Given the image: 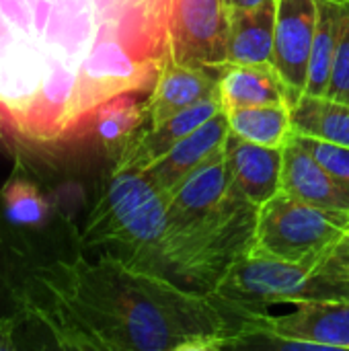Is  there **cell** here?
<instances>
[{
  "label": "cell",
  "instance_id": "603a6c76",
  "mask_svg": "<svg viewBox=\"0 0 349 351\" xmlns=\"http://www.w3.org/2000/svg\"><path fill=\"white\" fill-rule=\"evenodd\" d=\"M292 138L300 142L325 167V171L331 177H335L344 187L349 189V146L309 138V136H298V134H292Z\"/></svg>",
  "mask_w": 349,
  "mask_h": 351
},
{
  "label": "cell",
  "instance_id": "484cf974",
  "mask_svg": "<svg viewBox=\"0 0 349 351\" xmlns=\"http://www.w3.org/2000/svg\"><path fill=\"white\" fill-rule=\"evenodd\" d=\"M313 269L331 280L349 284V224L335 245L321 257V261L313 265Z\"/></svg>",
  "mask_w": 349,
  "mask_h": 351
},
{
  "label": "cell",
  "instance_id": "ac0fdd59",
  "mask_svg": "<svg viewBox=\"0 0 349 351\" xmlns=\"http://www.w3.org/2000/svg\"><path fill=\"white\" fill-rule=\"evenodd\" d=\"M290 113L294 134L349 146V103L304 93L290 105Z\"/></svg>",
  "mask_w": 349,
  "mask_h": 351
},
{
  "label": "cell",
  "instance_id": "8992f818",
  "mask_svg": "<svg viewBox=\"0 0 349 351\" xmlns=\"http://www.w3.org/2000/svg\"><path fill=\"white\" fill-rule=\"evenodd\" d=\"M349 224V212L306 204L284 191L257 210L249 255L313 267Z\"/></svg>",
  "mask_w": 349,
  "mask_h": 351
},
{
  "label": "cell",
  "instance_id": "d6986e66",
  "mask_svg": "<svg viewBox=\"0 0 349 351\" xmlns=\"http://www.w3.org/2000/svg\"><path fill=\"white\" fill-rule=\"evenodd\" d=\"M226 119L234 136L269 148H284L294 134L288 103L232 109L226 111Z\"/></svg>",
  "mask_w": 349,
  "mask_h": 351
},
{
  "label": "cell",
  "instance_id": "5b68a950",
  "mask_svg": "<svg viewBox=\"0 0 349 351\" xmlns=\"http://www.w3.org/2000/svg\"><path fill=\"white\" fill-rule=\"evenodd\" d=\"M210 296L249 323L269 315V308L280 304L296 306L315 300L349 298V284L331 280L302 263L245 255L228 269Z\"/></svg>",
  "mask_w": 349,
  "mask_h": 351
},
{
  "label": "cell",
  "instance_id": "ffe728a7",
  "mask_svg": "<svg viewBox=\"0 0 349 351\" xmlns=\"http://www.w3.org/2000/svg\"><path fill=\"white\" fill-rule=\"evenodd\" d=\"M341 8L344 2L339 0H317V25L309 64V80L304 90L306 95H327L335 49L339 41Z\"/></svg>",
  "mask_w": 349,
  "mask_h": 351
},
{
  "label": "cell",
  "instance_id": "7c38bea8",
  "mask_svg": "<svg viewBox=\"0 0 349 351\" xmlns=\"http://www.w3.org/2000/svg\"><path fill=\"white\" fill-rule=\"evenodd\" d=\"M218 68H195L167 60L142 105L144 123L154 128L187 107L216 95Z\"/></svg>",
  "mask_w": 349,
  "mask_h": 351
},
{
  "label": "cell",
  "instance_id": "d4e9b609",
  "mask_svg": "<svg viewBox=\"0 0 349 351\" xmlns=\"http://www.w3.org/2000/svg\"><path fill=\"white\" fill-rule=\"evenodd\" d=\"M23 271L14 269L10 253L0 239V317L19 313V286Z\"/></svg>",
  "mask_w": 349,
  "mask_h": 351
},
{
  "label": "cell",
  "instance_id": "8fae6325",
  "mask_svg": "<svg viewBox=\"0 0 349 351\" xmlns=\"http://www.w3.org/2000/svg\"><path fill=\"white\" fill-rule=\"evenodd\" d=\"M228 189L253 206H263L282 191V162L284 148H269L234 136L232 132L224 144Z\"/></svg>",
  "mask_w": 349,
  "mask_h": 351
},
{
  "label": "cell",
  "instance_id": "44dd1931",
  "mask_svg": "<svg viewBox=\"0 0 349 351\" xmlns=\"http://www.w3.org/2000/svg\"><path fill=\"white\" fill-rule=\"evenodd\" d=\"M2 212L12 226L41 228L49 216V204L35 181L23 175L8 179L0 191Z\"/></svg>",
  "mask_w": 349,
  "mask_h": 351
},
{
  "label": "cell",
  "instance_id": "4316f807",
  "mask_svg": "<svg viewBox=\"0 0 349 351\" xmlns=\"http://www.w3.org/2000/svg\"><path fill=\"white\" fill-rule=\"evenodd\" d=\"M25 321L23 313H14V315H2L0 317V351L16 350L14 343V333L19 323Z\"/></svg>",
  "mask_w": 349,
  "mask_h": 351
},
{
  "label": "cell",
  "instance_id": "277c9868",
  "mask_svg": "<svg viewBox=\"0 0 349 351\" xmlns=\"http://www.w3.org/2000/svg\"><path fill=\"white\" fill-rule=\"evenodd\" d=\"M167 197L140 169L107 175L80 232L84 249H105L125 263L148 269L165 234Z\"/></svg>",
  "mask_w": 349,
  "mask_h": 351
},
{
  "label": "cell",
  "instance_id": "ba28073f",
  "mask_svg": "<svg viewBox=\"0 0 349 351\" xmlns=\"http://www.w3.org/2000/svg\"><path fill=\"white\" fill-rule=\"evenodd\" d=\"M315 25L317 0H276L274 66L290 93V105L306 90Z\"/></svg>",
  "mask_w": 349,
  "mask_h": 351
},
{
  "label": "cell",
  "instance_id": "e0dca14e",
  "mask_svg": "<svg viewBox=\"0 0 349 351\" xmlns=\"http://www.w3.org/2000/svg\"><path fill=\"white\" fill-rule=\"evenodd\" d=\"M276 0L255 6H234L228 16V62L274 64Z\"/></svg>",
  "mask_w": 349,
  "mask_h": 351
},
{
  "label": "cell",
  "instance_id": "cb8c5ba5",
  "mask_svg": "<svg viewBox=\"0 0 349 351\" xmlns=\"http://www.w3.org/2000/svg\"><path fill=\"white\" fill-rule=\"evenodd\" d=\"M327 97L349 103V0L344 2L341 8V29H339V41L335 49Z\"/></svg>",
  "mask_w": 349,
  "mask_h": 351
},
{
  "label": "cell",
  "instance_id": "4fadbf2b",
  "mask_svg": "<svg viewBox=\"0 0 349 351\" xmlns=\"http://www.w3.org/2000/svg\"><path fill=\"white\" fill-rule=\"evenodd\" d=\"M228 193V171L224 146L212 154L202 167L187 175L167 195L165 232H177L206 216Z\"/></svg>",
  "mask_w": 349,
  "mask_h": 351
},
{
  "label": "cell",
  "instance_id": "83f0119b",
  "mask_svg": "<svg viewBox=\"0 0 349 351\" xmlns=\"http://www.w3.org/2000/svg\"><path fill=\"white\" fill-rule=\"evenodd\" d=\"M226 2L230 8H234V6H255V4H261L265 0H226Z\"/></svg>",
  "mask_w": 349,
  "mask_h": 351
},
{
  "label": "cell",
  "instance_id": "2e32d148",
  "mask_svg": "<svg viewBox=\"0 0 349 351\" xmlns=\"http://www.w3.org/2000/svg\"><path fill=\"white\" fill-rule=\"evenodd\" d=\"M218 99L224 113L255 105H290V93L272 62H226L224 66H220Z\"/></svg>",
  "mask_w": 349,
  "mask_h": 351
},
{
  "label": "cell",
  "instance_id": "6da1fadb",
  "mask_svg": "<svg viewBox=\"0 0 349 351\" xmlns=\"http://www.w3.org/2000/svg\"><path fill=\"white\" fill-rule=\"evenodd\" d=\"M171 0H0L6 132L56 144L95 111L152 88L169 60Z\"/></svg>",
  "mask_w": 349,
  "mask_h": 351
},
{
  "label": "cell",
  "instance_id": "3957f363",
  "mask_svg": "<svg viewBox=\"0 0 349 351\" xmlns=\"http://www.w3.org/2000/svg\"><path fill=\"white\" fill-rule=\"evenodd\" d=\"M257 210V206L228 189L206 216L177 232L163 234L150 271L165 274L185 288L212 294L228 269L249 255Z\"/></svg>",
  "mask_w": 349,
  "mask_h": 351
},
{
  "label": "cell",
  "instance_id": "52a82bcc",
  "mask_svg": "<svg viewBox=\"0 0 349 351\" xmlns=\"http://www.w3.org/2000/svg\"><path fill=\"white\" fill-rule=\"evenodd\" d=\"M226 0H171L169 60L195 68H220L228 62Z\"/></svg>",
  "mask_w": 349,
  "mask_h": 351
},
{
  "label": "cell",
  "instance_id": "9a60e30c",
  "mask_svg": "<svg viewBox=\"0 0 349 351\" xmlns=\"http://www.w3.org/2000/svg\"><path fill=\"white\" fill-rule=\"evenodd\" d=\"M282 191L313 206L349 212V189L294 138L284 146Z\"/></svg>",
  "mask_w": 349,
  "mask_h": 351
},
{
  "label": "cell",
  "instance_id": "5bb4252c",
  "mask_svg": "<svg viewBox=\"0 0 349 351\" xmlns=\"http://www.w3.org/2000/svg\"><path fill=\"white\" fill-rule=\"evenodd\" d=\"M230 134V125L226 113L220 111L200 128H195L189 136L179 140L167 154L154 160L150 167L142 169L150 181L165 193V197L197 167H202L212 154H216Z\"/></svg>",
  "mask_w": 349,
  "mask_h": 351
},
{
  "label": "cell",
  "instance_id": "7402d4cb",
  "mask_svg": "<svg viewBox=\"0 0 349 351\" xmlns=\"http://www.w3.org/2000/svg\"><path fill=\"white\" fill-rule=\"evenodd\" d=\"M132 95L134 93H125L101 105L86 125V130L91 128L99 136L109 152L144 123L142 105H138Z\"/></svg>",
  "mask_w": 349,
  "mask_h": 351
},
{
  "label": "cell",
  "instance_id": "9c48e42d",
  "mask_svg": "<svg viewBox=\"0 0 349 351\" xmlns=\"http://www.w3.org/2000/svg\"><path fill=\"white\" fill-rule=\"evenodd\" d=\"M255 323L288 341L306 343L311 350L349 351V298L296 304L280 317H259Z\"/></svg>",
  "mask_w": 349,
  "mask_h": 351
},
{
  "label": "cell",
  "instance_id": "f1b7e54d",
  "mask_svg": "<svg viewBox=\"0 0 349 351\" xmlns=\"http://www.w3.org/2000/svg\"><path fill=\"white\" fill-rule=\"evenodd\" d=\"M4 132H6V123H4V117H2V113H0V138L4 136Z\"/></svg>",
  "mask_w": 349,
  "mask_h": 351
},
{
  "label": "cell",
  "instance_id": "f546056e",
  "mask_svg": "<svg viewBox=\"0 0 349 351\" xmlns=\"http://www.w3.org/2000/svg\"><path fill=\"white\" fill-rule=\"evenodd\" d=\"M339 2H346V0H339Z\"/></svg>",
  "mask_w": 349,
  "mask_h": 351
},
{
  "label": "cell",
  "instance_id": "30bf717a",
  "mask_svg": "<svg viewBox=\"0 0 349 351\" xmlns=\"http://www.w3.org/2000/svg\"><path fill=\"white\" fill-rule=\"evenodd\" d=\"M222 111L218 90L216 95L187 107L185 111L173 115L160 125H140L130 136H125L111 150V167L115 169H146L163 154H167L179 140L189 136L195 128L212 119Z\"/></svg>",
  "mask_w": 349,
  "mask_h": 351
},
{
  "label": "cell",
  "instance_id": "7a4b0ae2",
  "mask_svg": "<svg viewBox=\"0 0 349 351\" xmlns=\"http://www.w3.org/2000/svg\"><path fill=\"white\" fill-rule=\"evenodd\" d=\"M19 313L43 325L60 350H224L247 325L210 294L111 253L25 269Z\"/></svg>",
  "mask_w": 349,
  "mask_h": 351
}]
</instances>
